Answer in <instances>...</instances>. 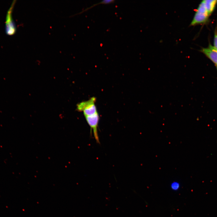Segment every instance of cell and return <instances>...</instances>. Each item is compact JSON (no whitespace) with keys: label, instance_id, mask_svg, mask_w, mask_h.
<instances>
[{"label":"cell","instance_id":"cell-1","mask_svg":"<svg viewBox=\"0 0 217 217\" xmlns=\"http://www.w3.org/2000/svg\"><path fill=\"white\" fill-rule=\"evenodd\" d=\"M209 16L206 9L204 1H202L197 8L190 26H194L207 23Z\"/></svg>","mask_w":217,"mask_h":217},{"label":"cell","instance_id":"cell-2","mask_svg":"<svg viewBox=\"0 0 217 217\" xmlns=\"http://www.w3.org/2000/svg\"><path fill=\"white\" fill-rule=\"evenodd\" d=\"M96 98L93 97L77 105V109L82 111L85 116L90 115L98 112L95 105Z\"/></svg>","mask_w":217,"mask_h":217},{"label":"cell","instance_id":"cell-3","mask_svg":"<svg viewBox=\"0 0 217 217\" xmlns=\"http://www.w3.org/2000/svg\"><path fill=\"white\" fill-rule=\"evenodd\" d=\"M87 122L93 132L94 138L96 142L99 143L98 133V127L99 121V116L98 112L92 115L85 116Z\"/></svg>","mask_w":217,"mask_h":217},{"label":"cell","instance_id":"cell-4","mask_svg":"<svg viewBox=\"0 0 217 217\" xmlns=\"http://www.w3.org/2000/svg\"><path fill=\"white\" fill-rule=\"evenodd\" d=\"M15 1L12 2L8 11L5 22V32L7 34L11 35L15 33L16 31V26L12 17V11L15 4Z\"/></svg>","mask_w":217,"mask_h":217},{"label":"cell","instance_id":"cell-5","mask_svg":"<svg viewBox=\"0 0 217 217\" xmlns=\"http://www.w3.org/2000/svg\"><path fill=\"white\" fill-rule=\"evenodd\" d=\"M200 51L217 65V50L210 43L207 47L202 48Z\"/></svg>","mask_w":217,"mask_h":217},{"label":"cell","instance_id":"cell-6","mask_svg":"<svg viewBox=\"0 0 217 217\" xmlns=\"http://www.w3.org/2000/svg\"><path fill=\"white\" fill-rule=\"evenodd\" d=\"M206 9L210 16L213 12L217 4V0H203Z\"/></svg>","mask_w":217,"mask_h":217},{"label":"cell","instance_id":"cell-7","mask_svg":"<svg viewBox=\"0 0 217 217\" xmlns=\"http://www.w3.org/2000/svg\"><path fill=\"white\" fill-rule=\"evenodd\" d=\"M115 0H102L100 2H99L98 3L93 4V5H92V6H90V7L87 8H86L85 9V10H84L83 11H82V12H81L80 13H81L83 12L84 11H86L92 7H93L94 6H95L96 5H98L100 4H108L113 3L115 2Z\"/></svg>","mask_w":217,"mask_h":217},{"label":"cell","instance_id":"cell-8","mask_svg":"<svg viewBox=\"0 0 217 217\" xmlns=\"http://www.w3.org/2000/svg\"><path fill=\"white\" fill-rule=\"evenodd\" d=\"M180 186V184L178 182L175 181L171 183L170 187L172 190L176 191L179 189Z\"/></svg>","mask_w":217,"mask_h":217},{"label":"cell","instance_id":"cell-9","mask_svg":"<svg viewBox=\"0 0 217 217\" xmlns=\"http://www.w3.org/2000/svg\"><path fill=\"white\" fill-rule=\"evenodd\" d=\"M213 46L215 49L217 50V29H216L215 31Z\"/></svg>","mask_w":217,"mask_h":217},{"label":"cell","instance_id":"cell-10","mask_svg":"<svg viewBox=\"0 0 217 217\" xmlns=\"http://www.w3.org/2000/svg\"><path fill=\"white\" fill-rule=\"evenodd\" d=\"M216 68H217V65H216Z\"/></svg>","mask_w":217,"mask_h":217}]
</instances>
